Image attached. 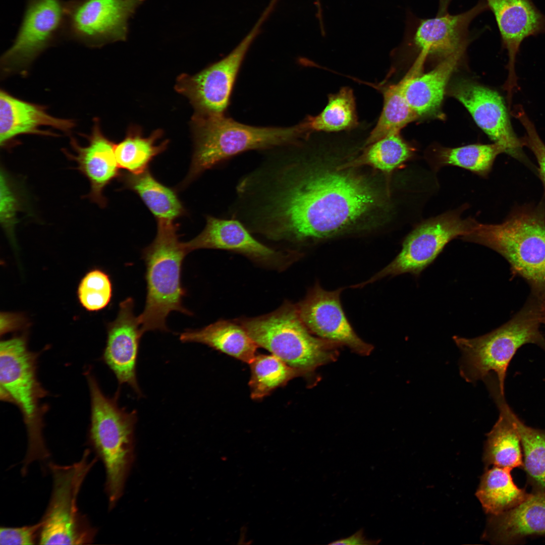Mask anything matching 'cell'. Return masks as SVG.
<instances>
[{
	"label": "cell",
	"mask_w": 545,
	"mask_h": 545,
	"mask_svg": "<svg viewBox=\"0 0 545 545\" xmlns=\"http://www.w3.org/2000/svg\"><path fill=\"white\" fill-rule=\"evenodd\" d=\"M1 217L6 231L12 235L19 209V201L5 172L1 176Z\"/></svg>",
	"instance_id": "cell-37"
},
{
	"label": "cell",
	"mask_w": 545,
	"mask_h": 545,
	"mask_svg": "<svg viewBox=\"0 0 545 545\" xmlns=\"http://www.w3.org/2000/svg\"><path fill=\"white\" fill-rule=\"evenodd\" d=\"M0 376L1 396L16 404L23 415L28 444L22 470L26 472L31 463L47 459L50 453L42 435L39 400L43 392L36 379L34 356L23 339L1 342Z\"/></svg>",
	"instance_id": "cell-7"
},
{
	"label": "cell",
	"mask_w": 545,
	"mask_h": 545,
	"mask_svg": "<svg viewBox=\"0 0 545 545\" xmlns=\"http://www.w3.org/2000/svg\"><path fill=\"white\" fill-rule=\"evenodd\" d=\"M238 321L258 346L304 375L339 356L340 346L312 334L301 319L296 305L291 303L269 314Z\"/></svg>",
	"instance_id": "cell-4"
},
{
	"label": "cell",
	"mask_w": 545,
	"mask_h": 545,
	"mask_svg": "<svg viewBox=\"0 0 545 545\" xmlns=\"http://www.w3.org/2000/svg\"><path fill=\"white\" fill-rule=\"evenodd\" d=\"M513 114L525 130V137L522 139L524 145L534 154L538 163L541 179L545 186V144L538 135L533 123L520 106L514 108Z\"/></svg>",
	"instance_id": "cell-36"
},
{
	"label": "cell",
	"mask_w": 545,
	"mask_h": 545,
	"mask_svg": "<svg viewBox=\"0 0 545 545\" xmlns=\"http://www.w3.org/2000/svg\"><path fill=\"white\" fill-rule=\"evenodd\" d=\"M512 469L494 466L482 475L476 496L485 513L497 515L523 502L530 494L514 483Z\"/></svg>",
	"instance_id": "cell-26"
},
{
	"label": "cell",
	"mask_w": 545,
	"mask_h": 545,
	"mask_svg": "<svg viewBox=\"0 0 545 545\" xmlns=\"http://www.w3.org/2000/svg\"><path fill=\"white\" fill-rule=\"evenodd\" d=\"M400 133L389 134L368 145L363 153L340 169L368 165L389 173L410 159L413 148L401 136Z\"/></svg>",
	"instance_id": "cell-33"
},
{
	"label": "cell",
	"mask_w": 545,
	"mask_h": 545,
	"mask_svg": "<svg viewBox=\"0 0 545 545\" xmlns=\"http://www.w3.org/2000/svg\"><path fill=\"white\" fill-rule=\"evenodd\" d=\"M304 122L308 132H338L356 128L358 122L352 89L343 87L330 94L323 110L314 117H307Z\"/></svg>",
	"instance_id": "cell-30"
},
{
	"label": "cell",
	"mask_w": 545,
	"mask_h": 545,
	"mask_svg": "<svg viewBox=\"0 0 545 545\" xmlns=\"http://www.w3.org/2000/svg\"><path fill=\"white\" fill-rule=\"evenodd\" d=\"M91 398L90 443L103 462L106 472L105 490L109 508L122 496L133 461L136 411H127L114 398L105 396L96 381L89 379Z\"/></svg>",
	"instance_id": "cell-5"
},
{
	"label": "cell",
	"mask_w": 545,
	"mask_h": 545,
	"mask_svg": "<svg viewBox=\"0 0 545 545\" xmlns=\"http://www.w3.org/2000/svg\"><path fill=\"white\" fill-rule=\"evenodd\" d=\"M202 232L185 243L188 253L200 249H215L236 252L260 264L283 268L299 258L294 251H278L257 240L239 220L207 215Z\"/></svg>",
	"instance_id": "cell-15"
},
{
	"label": "cell",
	"mask_w": 545,
	"mask_h": 545,
	"mask_svg": "<svg viewBox=\"0 0 545 545\" xmlns=\"http://www.w3.org/2000/svg\"><path fill=\"white\" fill-rule=\"evenodd\" d=\"M404 88L403 78L396 84L380 88L383 96V109L376 125L366 141V145L389 134L400 133L402 129L418 118L407 100Z\"/></svg>",
	"instance_id": "cell-28"
},
{
	"label": "cell",
	"mask_w": 545,
	"mask_h": 545,
	"mask_svg": "<svg viewBox=\"0 0 545 545\" xmlns=\"http://www.w3.org/2000/svg\"><path fill=\"white\" fill-rule=\"evenodd\" d=\"M112 292L109 276L101 269H95L88 271L81 279L77 295L81 305L86 310L97 311L107 306Z\"/></svg>",
	"instance_id": "cell-35"
},
{
	"label": "cell",
	"mask_w": 545,
	"mask_h": 545,
	"mask_svg": "<svg viewBox=\"0 0 545 545\" xmlns=\"http://www.w3.org/2000/svg\"><path fill=\"white\" fill-rule=\"evenodd\" d=\"M344 289L328 291L316 283L296 304L299 314L315 336L345 346L360 355H368L373 347L355 333L342 308L340 296Z\"/></svg>",
	"instance_id": "cell-14"
},
{
	"label": "cell",
	"mask_w": 545,
	"mask_h": 545,
	"mask_svg": "<svg viewBox=\"0 0 545 545\" xmlns=\"http://www.w3.org/2000/svg\"><path fill=\"white\" fill-rule=\"evenodd\" d=\"M158 136L143 138L138 135L129 136L117 145L115 152L120 168L129 173L138 174L147 169L153 158L162 152L166 142L155 144Z\"/></svg>",
	"instance_id": "cell-34"
},
{
	"label": "cell",
	"mask_w": 545,
	"mask_h": 545,
	"mask_svg": "<svg viewBox=\"0 0 545 545\" xmlns=\"http://www.w3.org/2000/svg\"><path fill=\"white\" fill-rule=\"evenodd\" d=\"M493 11L508 50V76L505 87L508 99L517 86L515 72L516 57L519 46L526 37L540 32L545 19L528 0H487Z\"/></svg>",
	"instance_id": "cell-18"
},
{
	"label": "cell",
	"mask_w": 545,
	"mask_h": 545,
	"mask_svg": "<svg viewBox=\"0 0 545 545\" xmlns=\"http://www.w3.org/2000/svg\"><path fill=\"white\" fill-rule=\"evenodd\" d=\"M484 536L498 544H514L545 536V492L531 493L515 507L491 515Z\"/></svg>",
	"instance_id": "cell-21"
},
{
	"label": "cell",
	"mask_w": 545,
	"mask_h": 545,
	"mask_svg": "<svg viewBox=\"0 0 545 545\" xmlns=\"http://www.w3.org/2000/svg\"><path fill=\"white\" fill-rule=\"evenodd\" d=\"M134 308V300L131 297L120 303L116 318L107 326L103 359L120 384L128 385L138 396H142L136 376V365L140 341L144 333Z\"/></svg>",
	"instance_id": "cell-17"
},
{
	"label": "cell",
	"mask_w": 545,
	"mask_h": 545,
	"mask_svg": "<svg viewBox=\"0 0 545 545\" xmlns=\"http://www.w3.org/2000/svg\"><path fill=\"white\" fill-rule=\"evenodd\" d=\"M178 228L174 223L157 224L155 238L142 252L147 293L144 308L138 318L144 333L169 331L166 320L172 311L192 314L183 305L186 291L181 283V272L188 252L185 243L179 240Z\"/></svg>",
	"instance_id": "cell-3"
},
{
	"label": "cell",
	"mask_w": 545,
	"mask_h": 545,
	"mask_svg": "<svg viewBox=\"0 0 545 545\" xmlns=\"http://www.w3.org/2000/svg\"><path fill=\"white\" fill-rule=\"evenodd\" d=\"M86 450L80 461L69 465L49 464L53 478L48 507L41 519V544H84L93 541L96 529L79 512L77 498L82 483L96 461L89 462Z\"/></svg>",
	"instance_id": "cell-9"
},
{
	"label": "cell",
	"mask_w": 545,
	"mask_h": 545,
	"mask_svg": "<svg viewBox=\"0 0 545 545\" xmlns=\"http://www.w3.org/2000/svg\"><path fill=\"white\" fill-rule=\"evenodd\" d=\"M474 221L463 219L460 211H453L422 223L405 238L401 251L391 262L368 280L352 287L360 288L383 278L406 273L419 276L449 242L461 238L469 231Z\"/></svg>",
	"instance_id": "cell-10"
},
{
	"label": "cell",
	"mask_w": 545,
	"mask_h": 545,
	"mask_svg": "<svg viewBox=\"0 0 545 545\" xmlns=\"http://www.w3.org/2000/svg\"><path fill=\"white\" fill-rule=\"evenodd\" d=\"M145 0L65 2V36L90 46L126 39L128 21Z\"/></svg>",
	"instance_id": "cell-11"
},
{
	"label": "cell",
	"mask_w": 545,
	"mask_h": 545,
	"mask_svg": "<svg viewBox=\"0 0 545 545\" xmlns=\"http://www.w3.org/2000/svg\"><path fill=\"white\" fill-rule=\"evenodd\" d=\"M20 318L16 315L4 313L1 314V332L6 333L18 326Z\"/></svg>",
	"instance_id": "cell-40"
},
{
	"label": "cell",
	"mask_w": 545,
	"mask_h": 545,
	"mask_svg": "<svg viewBox=\"0 0 545 545\" xmlns=\"http://www.w3.org/2000/svg\"><path fill=\"white\" fill-rule=\"evenodd\" d=\"M453 339L461 352L460 373L467 382L484 380L493 372L500 390L504 395L507 369L514 355L522 345L545 344L534 317L524 316L513 319L495 330L474 338L457 336Z\"/></svg>",
	"instance_id": "cell-8"
},
{
	"label": "cell",
	"mask_w": 545,
	"mask_h": 545,
	"mask_svg": "<svg viewBox=\"0 0 545 545\" xmlns=\"http://www.w3.org/2000/svg\"><path fill=\"white\" fill-rule=\"evenodd\" d=\"M499 410L498 420L487 434L483 460L489 466L512 469L523 467V452L519 434L509 413V406L501 393L497 383L487 384Z\"/></svg>",
	"instance_id": "cell-23"
},
{
	"label": "cell",
	"mask_w": 545,
	"mask_h": 545,
	"mask_svg": "<svg viewBox=\"0 0 545 545\" xmlns=\"http://www.w3.org/2000/svg\"><path fill=\"white\" fill-rule=\"evenodd\" d=\"M65 2L27 0L24 16L12 46L2 57L4 70L29 64L57 39L65 36Z\"/></svg>",
	"instance_id": "cell-13"
},
{
	"label": "cell",
	"mask_w": 545,
	"mask_h": 545,
	"mask_svg": "<svg viewBox=\"0 0 545 545\" xmlns=\"http://www.w3.org/2000/svg\"><path fill=\"white\" fill-rule=\"evenodd\" d=\"M236 197L238 218L252 234L293 244L337 235L377 201L363 178L301 164L286 147L243 176Z\"/></svg>",
	"instance_id": "cell-1"
},
{
	"label": "cell",
	"mask_w": 545,
	"mask_h": 545,
	"mask_svg": "<svg viewBox=\"0 0 545 545\" xmlns=\"http://www.w3.org/2000/svg\"><path fill=\"white\" fill-rule=\"evenodd\" d=\"M461 238L490 248L525 278L545 283V219L541 213L523 210L497 224L474 221Z\"/></svg>",
	"instance_id": "cell-6"
},
{
	"label": "cell",
	"mask_w": 545,
	"mask_h": 545,
	"mask_svg": "<svg viewBox=\"0 0 545 545\" xmlns=\"http://www.w3.org/2000/svg\"><path fill=\"white\" fill-rule=\"evenodd\" d=\"M504 148L498 144H471L456 148H440L428 161L434 169L454 166L481 176L490 171L494 161Z\"/></svg>",
	"instance_id": "cell-29"
},
{
	"label": "cell",
	"mask_w": 545,
	"mask_h": 545,
	"mask_svg": "<svg viewBox=\"0 0 545 545\" xmlns=\"http://www.w3.org/2000/svg\"><path fill=\"white\" fill-rule=\"evenodd\" d=\"M518 430L523 452V467L533 493L545 492V430L525 424L509 408Z\"/></svg>",
	"instance_id": "cell-31"
},
{
	"label": "cell",
	"mask_w": 545,
	"mask_h": 545,
	"mask_svg": "<svg viewBox=\"0 0 545 545\" xmlns=\"http://www.w3.org/2000/svg\"><path fill=\"white\" fill-rule=\"evenodd\" d=\"M42 525L40 520L38 523L21 527L0 528V544L30 545L39 541Z\"/></svg>",
	"instance_id": "cell-38"
},
{
	"label": "cell",
	"mask_w": 545,
	"mask_h": 545,
	"mask_svg": "<svg viewBox=\"0 0 545 545\" xmlns=\"http://www.w3.org/2000/svg\"><path fill=\"white\" fill-rule=\"evenodd\" d=\"M88 137V144L85 146H80L72 138L71 145L75 154L66 153L76 162L77 169L89 182L90 190L87 197L103 207L107 202L104 190L121 176L115 155V145L102 134L97 125H94Z\"/></svg>",
	"instance_id": "cell-20"
},
{
	"label": "cell",
	"mask_w": 545,
	"mask_h": 545,
	"mask_svg": "<svg viewBox=\"0 0 545 545\" xmlns=\"http://www.w3.org/2000/svg\"><path fill=\"white\" fill-rule=\"evenodd\" d=\"M450 93L467 109L476 124L505 153L521 157L523 139L512 127L502 97L496 91L474 82L463 80L452 86Z\"/></svg>",
	"instance_id": "cell-16"
},
{
	"label": "cell",
	"mask_w": 545,
	"mask_h": 545,
	"mask_svg": "<svg viewBox=\"0 0 545 545\" xmlns=\"http://www.w3.org/2000/svg\"><path fill=\"white\" fill-rule=\"evenodd\" d=\"M470 13L446 15L421 22L414 40L421 51L446 58L457 51L461 43V28Z\"/></svg>",
	"instance_id": "cell-27"
},
{
	"label": "cell",
	"mask_w": 545,
	"mask_h": 545,
	"mask_svg": "<svg viewBox=\"0 0 545 545\" xmlns=\"http://www.w3.org/2000/svg\"><path fill=\"white\" fill-rule=\"evenodd\" d=\"M464 49L463 45L457 51L445 58L432 70L423 75L421 72L427 57L419 53L403 77L405 97L418 117L436 116L440 113L446 86Z\"/></svg>",
	"instance_id": "cell-19"
},
{
	"label": "cell",
	"mask_w": 545,
	"mask_h": 545,
	"mask_svg": "<svg viewBox=\"0 0 545 545\" xmlns=\"http://www.w3.org/2000/svg\"><path fill=\"white\" fill-rule=\"evenodd\" d=\"M251 397L261 399L290 380L304 374L273 354L258 355L249 363Z\"/></svg>",
	"instance_id": "cell-32"
},
{
	"label": "cell",
	"mask_w": 545,
	"mask_h": 545,
	"mask_svg": "<svg viewBox=\"0 0 545 545\" xmlns=\"http://www.w3.org/2000/svg\"><path fill=\"white\" fill-rule=\"evenodd\" d=\"M272 12L273 9L267 6L251 30L228 55L187 80L186 92L202 115L224 114L245 57Z\"/></svg>",
	"instance_id": "cell-12"
},
{
	"label": "cell",
	"mask_w": 545,
	"mask_h": 545,
	"mask_svg": "<svg viewBox=\"0 0 545 545\" xmlns=\"http://www.w3.org/2000/svg\"><path fill=\"white\" fill-rule=\"evenodd\" d=\"M120 178L126 188L139 196L157 224L173 223L186 214L176 192L157 180L148 169L138 174L125 173Z\"/></svg>",
	"instance_id": "cell-25"
},
{
	"label": "cell",
	"mask_w": 545,
	"mask_h": 545,
	"mask_svg": "<svg viewBox=\"0 0 545 545\" xmlns=\"http://www.w3.org/2000/svg\"><path fill=\"white\" fill-rule=\"evenodd\" d=\"M72 120L60 119L47 114L43 107L21 100L5 91L0 93V143L5 146L18 135L35 134L53 135L40 130L49 126L63 132L70 131Z\"/></svg>",
	"instance_id": "cell-22"
},
{
	"label": "cell",
	"mask_w": 545,
	"mask_h": 545,
	"mask_svg": "<svg viewBox=\"0 0 545 545\" xmlns=\"http://www.w3.org/2000/svg\"><path fill=\"white\" fill-rule=\"evenodd\" d=\"M183 343L206 345L244 362L250 363L258 346L237 320H221L204 328L187 330L180 335Z\"/></svg>",
	"instance_id": "cell-24"
},
{
	"label": "cell",
	"mask_w": 545,
	"mask_h": 545,
	"mask_svg": "<svg viewBox=\"0 0 545 545\" xmlns=\"http://www.w3.org/2000/svg\"><path fill=\"white\" fill-rule=\"evenodd\" d=\"M380 540H370L366 539L362 529L358 530L351 536L342 538L331 542L330 544H377Z\"/></svg>",
	"instance_id": "cell-39"
},
{
	"label": "cell",
	"mask_w": 545,
	"mask_h": 545,
	"mask_svg": "<svg viewBox=\"0 0 545 545\" xmlns=\"http://www.w3.org/2000/svg\"><path fill=\"white\" fill-rule=\"evenodd\" d=\"M306 133L302 122L289 127H255L240 123L224 114L201 115L189 172L183 183H189L204 172L240 153L296 144Z\"/></svg>",
	"instance_id": "cell-2"
}]
</instances>
